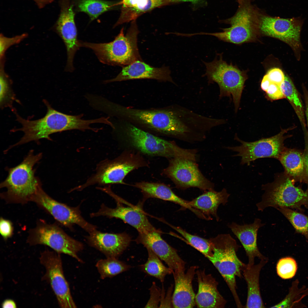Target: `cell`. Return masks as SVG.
<instances>
[{
	"label": "cell",
	"instance_id": "obj_25",
	"mask_svg": "<svg viewBox=\"0 0 308 308\" xmlns=\"http://www.w3.org/2000/svg\"><path fill=\"white\" fill-rule=\"evenodd\" d=\"M133 186L141 190L145 200L155 198L171 202L190 210L196 215L199 213L198 210L190 206L189 201L177 195L169 187L163 183L142 181L135 183Z\"/></svg>",
	"mask_w": 308,
	"mask_h": 308
},
{
	"label": "cell",
	"instance_id": "obj_36",
	"mask_svg": "<svg viewBox=\"0 0 308 308\" xmlns=\"http://www.w3.org/2000/svg\"><path fill=\"white\" fill-rule=\"evenodd\" d=\"M297 268V264L295 260L288 257L280 259L276 266L278 275L284 279H290L294 277Z\"/></svg>",
	"mask_w": 308,
	"mask_h": 308
},
{
	"label": "cell",
	"instance_id": "obj_29",
	"mask_svg": "<svg viewBox=\"0 0 308 308\" xmlns=\"http://www.w3.org/2000/svg\"><path fill=\"white\" fill-rule=\"evenodd\" d=\"M121 13L114 27L135 20L144 13L166 5L165 0H121Z\"/></svg>",
	"mask_w": 308,
	"mask_h": 308
},
{
	"label": "cell",
	"instance_id": "obj_31",
	"mask_svg": "<svg viewBox=\"0 0 308 308\" xmlns=\"http://www.w3.org/2000/svg\"><path fill=\"white\" fill-rule=\"evenodd\" d=\"M281 91L291 104L304 127L305 126L304 108L299 94L293 82L288 76L280 86Z\"/></svg>",
	"mask_w": 308,
	"mask_h": 308
},
{
	"label": "cell",
	"instance_id": "obj_9",
	"mask_svg": "<svg viewBox=\"0 0 308 308\" xmlns=\"http://www.w3.org/2000/svg\"><path fill=\"white\" fill-rule=\"evenodd\" d=\"M126 132L131 144L143 154L170 159L178 157L196 161V151L195 149L181 148L173 141L156 136L133 125L128 126Z\"/></svg>",
	"mask_w": 308,
	"mask_h": 308
},
{
	"label": "cell",
	"instance_id": "obj_3",
	"mask_svg": "<svg viewBox=\"0 0 308 308\" xmlns=\"http://www.w3.org/2000/svg\"><path fill=\"white\" fill-rule=\"evenodd\" d=\"M139 31L135 20L131 21L125 35L124 28L112 41L96 43L79 40L80 47L90 48L102 63L123 67L139 60H142L137 46Z\"/></svg>",
	"mask_w": 308,
	"mask_h": 308
},
{
	"label": "cell",
	"instance_id": "obj_20",
	"mask_svg": "<svg viewBox=\"0 0 308 308\" xmlns=\"http://www.w3.org/2000/svg\"><path fill=\"white\" fill-rule=\"evenodd\" d=\"M171 71L168 67H155L143 62L142 60L136 61L123 67L119 74L115 78L105 80L107 83L136 79H152L168 81L174 83L171 76Z\"/></svg>",
	"mask_w": 308,
	"mask_h": 308
},
{
	"label": "cell",
	"instance_id": "obj_46",
	"mask_svg": "<svg viewBox=\"0 0 308 308\" xmlns=\"http://www.w3.org/2000/svg\"><path fill=\"white\" fill-rule=\"evenodd\" d=\"M202 0H166L167 5L181 2H189L194 4L200 2Z\"/></svg>",
	"mask_w": 308,
	"mask_h": 308
},
{
	"label": "cell",
	"instance_id": "obj_30",
	"mask_svg": "<svg viewBox=\"0 0 308 308\" xmlns=\"http://www.w3.org/2000/svg\"><path fill=\"white\" fill-rule=\"evenodd\" d=\"M78 11L87 13L91 20L96 19L102 13L115 9L121 5V1L116 2L104 0H73Z\"/></svg>",
	"mask_w": 308,
	"mask_h": 308
},
{
	"label": "cell",
	"instance_id": "obj_17",
	"mask_svg": "<svg viewBox=\"0 0 308 308\" xmlns=\"http://www.w3.org/2000/svg\"><path fill=\"white\" fill-rule=\"evenodd\" d=\"M61 2V12L56 23V27L66 48V70L71 72L74 69L73 62L74 55L80 48L74 19V5L70 2V0H62Z\"/></svg>",
	"mask_w": 308,
	"mask_h": 308
},
{
	"label": "cell",
	"instance_id": "obj_47",
	"mask_svg": "<svg viewBox=\"0 0 308 308\" xmlns=\"http://www.w3.org/2000/svg\"><path fill=\"white\" fill-rule=\"evenodd\" d=\"M3 308H16L17 305L15 301L11 299L4 300L2 304Z\"/></svg>",
	"mask_w": 308,
	"mask_h": 308
},
{
	"label": "cell",
	"instance_id": "obj_21",
	"mask_svg": "<svg viewBox=\"0 0 308 308\" xmlns=\"http://www.w3.org/2000/svg\"><path fill=\"white\" fill-rule=\"evenodd\" d=\"M265 224L261 220L256 218L251 224H238L232 222L228 227L242 245L248 259L247 264L250 266L254 264L256 258L261 260H268L259 251L257 244V238L259 229Z\"/></svg>",
	"mask_w": 308,
	"mask_h": 308
},
{
	"label": "cell",
	"instance_id": "obj_23",
	"mask_svg": "<svg viewBox=\"0 0 308 308\" xmlns=\"http://www.w3.org/2000/svg\"><path fill=\"white\" fill-rule=\"evenodd\" d=\"M198 289L195 296L196 305L199 308H222L226 303V300L218 289V283L210 274L204 270L196 271Z\"/></svg>",
	"mask_w": 308,
	"mask_h": 308
},
{
	"label": "cell",
	"instance_id": "obj_6",
	"mask_svg": "<svg viewBox=\"0 0 308 308\" xmlns=\"http://www.w3.org/2000/svg\"><path fill=\"white\" fill-rule=\"evenodd\" d=\"M236 0L238 4L236 12L232 17L224 21L231 25L230 27L222 29V32H201L193 35L212 36L220 40L236 44L255 39L260 32V20L262 12L253 4V0Z\"/></svg>",
	"mask_w": 308,
	"mask_h": 308
},
{
	"label": "cell",
	"instance_id": "obj_24",
	"mask_svg": "<svg viewBox=\"0 0 308 308\" xmlns=\"http://www.w3.org/2000/svg\"><path fill=\"white\" fill-rule=\"evenodd\" d=\"M197 266L190 267L185 271H173L175 288L172 295L174 308H193L196 305L195 294L192 281L196 273Z\"/></svg>",
	"mask_w": 308,
	"mask_h": 308
},
{
	"label": "cell",
	"instance_id": "obj_39",
	"mask_svg": "<svg viewBox=\"0 0 308 308\" xmlns=\"http://www.w3.org/2000/svg\"><path fill=\"white\" fill-rule=\"evenodd\" d=\"M14 227L12 222L1 217L0 219V232L5 240L11 237L13 234Z\"/></svg>",
	"mask_w": 308,
	"mask_h": 308
},
{
	"label": "cell",
	"instance_id": "obj_40",
	"mask_svg": "<svg viewBox=\"0 0 308 308\" xmlns=\"http://www.w3.org/2000/svg\"><path fill=\"white\" fill-rule=\"evenodd\" d=\"M26 36V34L11 38L5 37L2 35L0 38V55L2 56L7 49L11 46L17 43Z\"/></svg>",
	"mask_w": 308,
	"mask_h": 308
},
{
	"label": "cell",
	"instance_id": "obj_48",
	"mask_svg": "<svg viewBox=\"0 0 308 308\" xmlns=\"http://www.w3.org/2000/svg\"><path fill=\"white\" fill-rule=\"evenodd\" d=\"M36 3L38 7L42 8L46 5L49 4L53 1L54 0H33Z\"/></svg>",
	"mask_w": 308,
	"mask_h": 308
},
{
	"label": "cell",
	"instance_id": "obj_34",
	"mask_svg": "<svg viewBox=\"0 0 308 308\" xmlns=\"http://www.w3.org/2000/svg\"><path fill=\"white\" fill-rule=\"evenodd\" d=\"M170 226L182 236L192 246L207 258L212 256L213 249L210 239H205L191 234L180 227Z\"/></svg>",
	"mask_w": 308,
	"mask_h": 308
},
{
	"label": "cell",
	"instance_id": "obj_26",
	"mask_svg": "<svg viewBox=\"0 0 308 308\" xmlns=\"http://www.w3.org/2000/svg\"><path fill=\"white\" fill-rule=\"evenodd\" d=\"M278 160L284 168V172L296 182L308 184L303 152L297 149L286 147Z\"/></svg>",
	"mask_w": 308,
	"mask_h": 308
},
{
	"label": "cell",
	"instance_id": "obj_43",
	"mask_svg": "<svg viewBox=\"0 0 308 308\" xmlns=\"http://www.w3.org/2000/svg\"><path fill=\"white\" fill-rule=\"evenodd\" d=\"M173 285L169 287L166 294L163 286L161 289V296L159 307H173L172 293Z\"/></svg>",
	"mask_w": 308,
	"mask_h": 308
},
{
	"label": "cell",
	"instance_id": "obj_37",
	"mask_svg": "<svg viewBox=\"0 0 308 308\" xmlns=\"http://www.w3.org/2000/svg\"><path fill=\"white\" fill-rule=\"evenodd\" d=\"M0 106L1 108L11 107L12 103L15 100L14 94L10 88L8 82L3 75L0 77Z\"/></svg>",
	"mask_w": 308,
	"mask_h": 308
},
{
	"label": "cell",
	"instance_id": "obj_49",
	"mask_svg": "<svg viewBox=\"0 0 308 308\" xmlns=\"http://www.w3.org/2000/svg\"><path fill=\"white\" fill-rule=\"evenodd\" d=\"M305 101L306 106V114L307 118V123L308 126V92L306 91H304Z\"/></svg>",
	"mask_w": 308,
	"mask_h": 308
},
{
	"label": "cell",
	"instance_id": "obj_42",
	"mask_svg": "<svg viewBox=\"0 0 308 308\" xmlns=\"http://www.w3.org/2000/svg\"><path fill=\"white\" fill-rule=\"evenodd\" d=\"M266 92L268 97L271 100L285 98L281 90L280 86L271 82Z\"/></svg>",
	"mask_w": 308,
	"mask_h": 308
},
{
	"label": "cell",
	"instance_id": "obj_8",
	"mask_svg": "<svg viewBox=\"0 0 308 308\" xmlns=\"http://www.w3.org/2000/svg\"><path fill=\"white\" fill-rule=\"evenodd\" d=\"M206 68L204 76L210 83L218 85L221 97L232 96L235 110L239 106L244 84L247 77L244 72L223 60L222 54H217L212 62H203Z\"/></svg>",
	"mask_w": 308,
	"mask_h": 308
},
{
	"label": "cell",
	"instance_id": "obj_4",
	"mask_svg": "<svg viewBox=\"0 0 308 308\" xmlns=\"http://www.w3.org/2000/svg\"><path fill=\"white\" fill-rule=\"evenodd\" d=\"M213 254L208 259L217 269L229 288L238 308L243 305L236 291V277L241 278L245 264L238 258L239 248L236 240L229 234H221L210 239Z\"/></svg>",
	"mask_w": 308,
	"mask_h": 308
},
{
	"label": "cell",
	"instance_id": "obj_45",
	"mask_svg": "<svg viewBox=\"0 0 308 308\" xmlns=\"http://www.w3.org/2000/svg\"><path fill=\"white\" fill-rule=\"evenodd\" d=\"M270 81L266 74L264 76L262 80L261 86L264 91L266 92L270 83Z\"/></svg>",
	"mask_w": 308,
	"mask_h": 308
},
{
	"label": "cell",
	"instance_id": "obj_18",
	"mask_svg": "<svg viewBox=\"0 0 308 308\" xmlns=\"http://www.w3.org/2000/svg\"><path fill=\"white\" fill-rule=\"evenodd\" d=\"M159 230L139 233L135 240L147 249H149L164 261L173 271H185V262L180 257L176 250L161 237Z\"/></svg>",
	"mask_w": 308,
	"mask_h": 308
},
{
	"label": "cell",
	"instance_id": "obj_10",
	"mask_svg": "<svg viewBox=\"0 0 308 308\" xmlns=\"http://www.w3.org/2000/svg\"><path fill=\"white\" fill-rule=\"evenodd\" d=\"M105 110L110 115L125 118L164 134L174 137L173 108L161 110L139 109L108 101L105 104Z\"/></svg>",
	"mask_w": 308,
	"mask_h": 308
},
{
	"label": "cell",
	"instance_id": "obj_27",
	"mask_svg": "<svg viewBox=\"0 0 308 308\" xmlns=\"http://www.w3.org/2000/svg\"><path fill=\"white\" fill-rule=\"evenodd\" d=\"M268 260H261L258 264L249 266L245 264L242 273L248 286L246 303L244 307L264 308L260 293L259 277L260 271Z\"/></svg>",
	"mask_w": 308,
	"mask_h": 308
},
{
	"label": "cell",
	"instance_id": "obj_11",
	"mask_svg": "<svg viewBox=\"0 0 308 308\" xmlns=\"http://www.w3.org/2000/svg\"><path fill=\"white\" fill-rule=\"evenodd\" d=\"M147 165L139 154L125 152L114 160L102 163L98 167L96 174L84 184L74 189L80 190L95 184H125L123 179L129 173Z\"/></svg>",
	"mask_w": 308,
	"mask_h": 308
},
{
	"label": "cell",
	"instance_id": "obj_44",
	"mask_svg": "<svg viewBox=\"0 0 308 308\" xmlns=\"http://www.w3.org/2000/svg\"><path fill=\"white\" fill-rule=\"evenodd\" d=\"M305 147L303 152L306 169L308 176V133H306L305 134ZM306 191L308 194V184Z\"/></svg>",
	"mask_w": 308,
	"mask_h": 308
},
{
	"label": "cell",
	"instance_id": "obj_2",
	"mask_svg": "<svg viewBox=\"0 0 308 308\" xmlns=\"http://www.w3.org/2000/svg\"><path fill=\"white\" fill-rule=\"evenodd\" d=\"M42 157L41 153L35 154L32 150L20 164L8 169L7 177L0 185V188L6 189L1 196L6 202L23 204L32 202L42 188L34 169Z\"/></svg>",
	"mask_w": 308,
	"mask_h": 308
},
{
	"label": "cell",
	"instance_id": "obj_28",
	"mask_svg": "<svg viewBox=\"0 0 308 308\" xmlns=\"http://www.w3.org/2000/svg\"><path fill=\"white\" fill-rule=\"evenodd\" d=\"M230 194L226 189L217 192L213 189L207 191L201 195L191 201L189 204L193 208L202 212L211 219V216L218 221L219 218L217 214L218 208L220 204L225 205L228 202Z\"/></svg>",
	"mask_w": 308,
	"mask_h": 308
},
{
	"label": "cell",
	"instance_id": "obj_16",
	"mask_svg": "<svg viewBox=\"0 0 308 308\" xmlns=\"http://www.w3.org/2000/svg\"><path fill=\"white\" fill-rule=\"evenodd\" d=\"M32 202L51 215L59 223L71 229L76 224L89 233L97 230L96 227L82 216L78 206L72 207L54 200L42 188L33 198Z\"/></svg>",
	"mask_w": 308,
	"mask_h": 308
},
{
	"label": "cell",
	"instance_id": "obj_22",
	"mask_svg": "<svg viewBox=\"0 0 308 308\" xmlns=\"http://www.w3.org/2000/svg\"><path fill=\"white\" fill-rule=\"evenodd\" d=\"M86 239L90 245L107 257L117 258L125 250L131 241L130 236L125 232L109 233L97 230L89 233Z\"/></svg>",
	"mask_w": 308,
	"mask_h": 308
},
{
	"label": "cell",
	"instance_id": "obj_33",
	"mask_svg": "<svg viewBox=\"0 0 308 308\" xmlns=\"http://www.w3.org/2000/svg\"><path fill=\"white\" fill-rule=\"evenodd\" d=\"M96 267L101 279L112 277L129 270L131 266L117 258L108 257L98 260Z\"/></svg>",
	"mask_w": 308,
	"mask_h": 308
},
{
	"label": "cell",
	"instance_id": "obj_1",
	"mask_svg": "<svg viewBox=\"0 0 308 308\" xmlns=\"http://www.w3.org/2000/svg\"><path fill=\"white\" fill-rule=\"evenodd\" d=\"M43 101L47 111L45 116L40 119L34 120L25 119L14 111L16 120L21 124L22 127L12 131H21L24 134L18 142L11 146V148L42 139L51 140L50 135L56 133L72 129L84 131L93 129L90 125L94 123L93 119H82V114L72 116L63 113L52 108L46 100Z\"/></svg>",
	"mask_w": 308,
	"mask_h": 308
},
{
	"label": "cell",
	"instance_id": "obj_41",
	"mask_svg": "<svg viewBox=\"0 0 308 308\" xmlns=\"http://www.w3.org/2000/svg\"><path fill=\"white\" fill-rule=\"evenodd\" d=\"M266 74L271 82L279 86L284 81L285 76L281 69L276 68L270 69Z\"/></svg>",
	"mask_w": 308,
	"mask_h": 308
},
{
	"label": "cell",
	"instance_id": "obj_12",
	"mask_svg": "<svg viewBox=\"0 0 308 308\" xmlns=\"http://www.w3.org/2000/svg\"><path fill=\"white\" fill-rule=\"evenodd\" d=\"M302 24L303 21L299 17L284 19L271 16L262 12L260 18L259 31L287 44L299 60L302 49L300 34Z\"/></svg>",
	"mask_w": 308,
	"mask_h": 308
},
{
	"label": "cell",
	"instance_id": "obj_5",
	"mask_svg": "<svg viewBox=\"0 0 308 308\" xmlns=\"http://www.w3.org/2000/svg\"><path fill=\"white\" fill-rule=\"evenodd\" d=\"M295 183L284 172L276 174L272 182L262 185L264 192L261 201L256 204L258 210L284 207L303 212L302 206L308 208V194L301 187L295 186Z\"/></svg>",
	"mask_w": 308,
	"mask_h": 308
},
{
	"label": "cell",
	"instance_id": "obj_13",
	"mask_svg": "<svg viewBox=\"0 0 308 308\" xmlns=\"http://www.w3.org/2000/svg\"><path fill=\"white\" fill-rule=\"evenodd\" d=\"M39 259L45 269L42 279L49 283L59 306L62 308L76 307L64 275L60 254L46 249L41 253Z\"/></svg>",
	"mask_w": 308,
	"mask_h": 308
},
{
	"label": "cell",
	"instance_id": "obj_14",
	"mask_svg": "<svg viewBox=\"0 0 308 308\" xmlns=\"http://www.w3.org/2000/svg\"><path fill=\"white\" fill-rule=\"evenodd\" d=\"M288 130L282 129L274 136L251 142L243 141L235 137V139L241 143L240 145L229 147L227 148L237 153L234 156L241 157L242 165H249L251 162L261 158H271L278 160L286 147L284 141L288 137L284 134Z\"/></svg>",
	"mask_w": 308,
	"mask_h": 308
},
{
	"label": "cell",
	"instance_id": "obj_15",
	"mask_svg": "<svg viewBox=\"0 0 308 308\" xmlns=\"http://www.w3.org/2000/svg\"><path fill=\"white\" fill-rule=\"evenodd\" d=\"M163 173L176 187L181 189L191 187L206 191L213 189V183L203 175L195 161L178 157L171 158Z\"/></svg>",
	"mask_w": 308,
	"mask_h": 308
},
{
	"label": "cell",
	"instance_id": "obj_19",
	"mask_svg": "<svg viewBox=\"0 0 308 308\" xmlns=\"http://www.w3.org/2000/svg\"><path fill=\"white\" fill-rule=\"evenodd\" d=\"M91 217L105 216L120 219L135 228L139 233L157 231L147 216L137 207L125 206L118 202L116 207L111 208L102 204L98 211L92 213Z\"/></svg>",
	"mask_w": 308,
	"mask_h": 308
},
{
	"label": "cell",
	"instance_id": "obj_7",
	"mask_svg": "<svg viewBox=\"0 0 308 308\" xmlns=\"http://www.w3.org/2000/svg\"><path fill=\"white\" fill-rule=\"evenodd\" d=\"M27 242L31 246H47L59 254L68 255L83 262L78 254L83 249V244L68 235L57 224L38 219L35 226L29 230Z\"/></svg>",
	"mask_w": 308,
	"mask_h": 308
},
{
	"label": "cell",
	"instance_id": "obj_38",
	"mask_svg": "<svg viewBox=\"0 0 308 308\" xmlns=\"http://www.w3.org/2000/svg\"><path fill=\"white\" fill-rule=\"evenodd\" d=\"M150 297L145 307L157 308L160 303L161 289L153 282L149 289Z\"/></svg>",
	"mask_w": 308,
	"mask_h": 308
},
{
	"label": "cell",
	"instance_id": "obj_32",
	"mask_svg": "<svg viewBox=\"0 0 308 308\" xmlns=\"http://www.w3.org/2000/svg\"><path fill=\"white\" fill-rule=\"evenodd\" d=\"M148 257L147 261L141 266V270L148 275L154 277L163 283L165 276L172 273L173 270L165 266L160 259L149 249H147Z\"/></svg>",
	"mask_w": 308,
	"mask_h": 308
},
{
	"label": "cell",
	"instance_id": "obj_35",
	"mask_svg": "<svg viewBox=\"0 0 308 308\" xmlns=\"http://www.w3.org/2000/svg\"><path fill=\"white\" fill-rule=\"evenodd\" d=\"M276 209L289 221L296 232L304 235L308 242V216L289 208L280 207Z\"/></svg>",
	"mask_w": 308,
	"mask_h": 308
}]
</instances>
